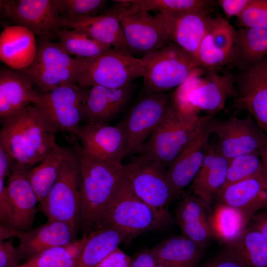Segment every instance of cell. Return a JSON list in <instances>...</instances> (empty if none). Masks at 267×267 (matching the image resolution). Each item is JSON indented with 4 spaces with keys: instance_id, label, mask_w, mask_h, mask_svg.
<instances>
[{
    "instance_id": "1",
    "label": "cell",
    "mask_w": 267,
    "mask_h": 267,
    "mask_svg": "<svg viewBox=\"0 0 267 267\" xmlns=\"http://www.w3.org/2000/svg\"><path fill=\"white\" fill-rule=\"evenodd\" d=\"M2 123L0 147L20 164L29 166L41 162L56 143L58 132L35 104L25 107Z\"/></svg>"
},
{
    "instance_id": "2",
    "label": "cell",
    "mask_w": 267,
    "mask_h": 267,
    "mask_svg": "<svg viewBox=\"0 0 267 267\" xmlns=\"http://www.w3.org/2000/svg\"><path fill=\"white\" fill-rule=\"evenodd\" d=\"M81 174V213L80 226L85 230L95 228L101 216L125 179L124 164L96 159L75 144Z\"/></svg>"
},
{
    "instance_id": "3",
    "label": "cell",
    "mask_w": 267,
    "mask_h": 267,
    "mask_svg": "<svg viewBox=\"0 0 267 267\" xmlns=\"http://www.w3.org/2000/svg\"><path fill=\"white\" fill-rule=\"evenodd\" d=\"M203 74L192 76L174 92L171 103L178 113L198 116L202 111L211 116L223 108L227 98H237L232 74Z\"/></svg>"
},
{
    "instance_id": "4",
    "label": "cell",
    "mask_w": 267,
    "mask_h": 267,
    "mask_svg": "<svg viewBox=\"0 0 267 267\" xmlns=\"http://www.w3.org/2000/svg\"><path fill=\"white\" fill-rule=\"evenodd\" d=\"M204 118L180 114L170 102L163 119L144 144L138 157L168 167L197 134Z\"/></svg>"
},
{
    "instance_id": "5",
    "label": "cell",
    "mask_w": 267,
    "mask_h": 267,
    "mask_svg": "<svg viewBox=\"0 0 267 267\" xmlns=\"http://www.w3.org/2000/svg\"><path fill=\"white\" fill-rule=\"evenodd\" d=\"M140 60L144 84L152 92L178 88L192 76L204 73L195 58L173 42Z\"/></svg>"
},
{
    "instance_id": "6",
    "label": "cell",
    "mask_w": 267,
    "mask_h": 267,
    "mask_svg": "<svg viewBox=\"0 0 267 267\" xmlns=\"http://www.w3.org/2000/svg\"><path fill=\"white\" fill-rule=\"evenodd\" d=\"M170 219V215L155 209L140 199L125 177L95 228L114 226L133 236L158 229Z\"/></svg>"
},
{
    "instance_id": "7",
    "label": "cell",
    "mask_w": 267,
    "mask_h": 267,
    "mask_svg": "<svg viewBox=\"0 0 267 267\" xmlns=\"http://www.w3.org/2000/svg\"><path fill=\"white\" fill-rule=\"evenodd\" d=\"M79 57H72L47 37H39L35 59L28 67L19 70L42 92L64 84H77Z\"/></svg>"
},
{
    "instance_id": "8",
    "label": "cell",
    "mask_w": 267,
    "mask_h": 267,
    "mask_svg": "<svg viewBox=\"0 0 267 267\" xmlns=\"http://www.w3.org/2000/svg\"><path fill=\"white\" fill-rule=\"evenodd\" d=\"M77 83L87 89L94 86L119 88L143 76L140 58L112 48L91 58L79 57Z\"/></svg>"
},
{
    "instance_id": "9",
    "label": "cell",
    "mask_w": 267,
    "mask_h": 267,
    "mask_svg": "<svg viewBox=\"0 0 267 267\" xmlns=\"http://www.w3.org/2000/svg\"><path fill=\"white\" fill-rule=\"evenodd\" d=\"M81 174L79 159L71 151L49 193L39 209L48 221L78 229L81 213Z\"/></svg>"
},
{
    "instance_id": "10",
    "label": "cell",
    "mask_w": 267,
    "mask_h": 267,
    "mask_svg": "<svg viewBox=\"0 0 267 267\" xmlns=\"http://www.w3.org/2000/svg\"><path fill=\"white\" fill-rule=\"evenodd\" d=\"M88 90L78 84L61 85L45 92L38 91L34 104L43 111L58 132L76 137L83 120Z\"/></svg>"
},
{
    "instance_id": "11",
    "label": "cell",
    "mask_w": 267,
    "mask_h": 267,
    "mask_svg": "<svg viewBox=\"0 0 267 267\" xmlns=\"http://www.w3.org/2000/svg\"><path fill=\"white\" fill-rule=\"evenodd\" d=\"M170 102L167 94L149 91L134 106L120 123L127 138L125 157L139 153L163 119Z\"/></svg>"
},
{
    "instance_id": "12",
    "label": "cell",
    "mask_w": 267,
    "mask_h": 267,
    "mask_svg": "<svg viewBox=\"0 0 267 267\" xmlns=\"http://www.w3.org/2000/svg\"><path fill=\"white\" fill-rule=\"evenodd\" d=\"M125 176L135 194L147 204L167 215L172 189L165 167L161 163L137 157L124 164Z\"/></svg>"
},
{
    "instance_id": "13",
    "label": "cell",
    "mask_w": 267,
    "mask_h": 267,
    "mask_svg": "<svg viewBox=\"0 0 267 267\" xmlns=\"http://www.w3.org/2000/svg\"><path fill=\"white\" fill-rule=\"evenodd\" d=\"M212 133L219 138L217 146L228 160L245 154L260 152L267 146V136L250 117L210 121Z\"/></svg>"
},
{
    "instance_id": "14",
    "label": "cell",
    "mask_w": 267,
    "mask_h": 267,
    "mask_svg": "<svg viewBox=\"0 0 267 267\" xmlns=\"http://www.w3.org/2000/svg\"><path fill=\"white\" fill-rule=\"evenodd\" d=\"M0 8L3 17L35 36L50 39L60 28V15L53 0H0Z\"/></svg>"
},
{
    "instance_id": "15",
    "label": "cell",
    "mask_w": 267,
    "mask_h": 267,
    "mask_svg": "<svg viewBox=\"0 0 267 267\" xmlns=\"http://www.w3.org/2000/svg\"><path fill=\"white\" fill-rule=\"evenodd\" d=\"M116 1L112 8L95 16L67 18L60 16V28L77 30L96 42L129 53L120 22L129 3L127 0Z\"/></svg>"
},
{
    "instance_id": "16",
    "label": "cell",
    "mask_w": 267,
    "mask_h": 267,
    "mask_svg": "<svg viewBox=\"0 0 267 267\" xmlns=\"http://www.w3.org/2000/svg\"><path fill=\"white\" fill-rule=\"evenodd\" d=\"M211 119V116H204L197 134L166 170L172 189V200L193 181L201 168L209 147Z\"/></svg>"
},
{
    "instance_id": "17",
    "label": "cell",
    "mask_w": 267,
    "mask_h": 267,
    "mask_svg": "<svg viewBox=\"0 0 267 267\" xmlns=\"http://www.w3.org/2000/svg\"><path fill=\"white\" fill-rule=\"evenodd\" d=\"M76 137L81 142L82 151L89 157L100 160L121 162L126 149V135L122 125L87 123L81 125Z\"/></svg>"
},
{
    "instance_id": "18",
    "label": "cell",
    "mask_w": 267,
    "mask_h": 267,
    "mask_svg": "<svg viewBox=\"0 0 267 267\" xmlns=\"http://www.w3.org/2000/svg\"><path fill=\"white\" fill-rule=\"evenodd\" d=\"M120 22L129 53L133 56H144L172 42L157 18L148 11L124 15Z\"/></svg>"
},
{
    "instance_id": "19",
    "label": "cell",
    "mask_w": 267,
    "mask_h": 267,
    "mask_svg": "<svg viewBox=\"0 0 267 267\" xmlns=\"http://www.w3.org/2000/svg\"><path fill=\"white\" fill-rule=\"evenodd\" d=\"M155 16L171 42L194 58L214 20L210 14L197 11L157 13Z\"/></svg>"
},
{
    "instance_id": "20",
    "label": "cell",
    "mask_w": 267,
    "mask_h": 267,
    "mask_svg": "<svg viewBox=\"0 0 267 267\" xmlns=\"http://www.w3.org/2000/svg\"><path fill=\"white\" fill-rule=\"evenodd\" d=\"M236 31L222 16L214 18L195 56L199 65L212 70L235 61Z\"/></svg>"
},
{
    "instance_id": "21",
    "label": "cell",
    "mask_w": 267,
    "mask_h": 267,
    "mask_svg": "<svg viewBox=\"0 0 267 267\" xmlns=\"http://www.w3.org/2000/svg\"><path fill=\"white\" fill-rule=\"evenodd\" d=\"M28 167L15 161L5 186L12 212L9 227L18 231L31 229L39 202L30 181Z\"/></svg>"
},
{
    "instance_id": "22",
    "label": "cell",
    "mask_w": 267,
    "mask_h": 267,
    "mask_svg": "<svg viewBox=\"0 0 267 267\" xmlns=\"http://www.w3.org/2000/svg\"><path fill=\"white\" fill-rule=\"evenodd\" d=\"M236 105L247 110L267 136V58L247 68Z\"/></svg>"
},
{
    "instance_id": "23",
    "label": "cell",
    "mask_w": 267,
    "mask_h": 267,
    "mask_svg": "<svg viewBox=\"0 0 267 267\" xmlns=\"http://www.w3.org/2000/svg\"><path fill=\"white\" fill-rule=\"evenodd\" d=\"M77 230L65 222L48 220L45 223L28 231L12 229V236L18 238L22 258L28 260L48 249L73 243Z\"/></svg>"
},
{
    "instance_id": "24",
    "label": "cell",
    "mask_w": 267,
    "mask_h": 267,
    "mask_svg": "<svg viewBox=\"0 0 267 267\" xmlns=\"http://www.w3.org/2000/svg\"><path fill=\"white\" fill-rule=\"evenodd\" d=\"M215 201L237 208L252 219L267 208V183L263 172L223 186Z\"/></svg>"
},
{
    "instance_id": "25",
    "label": "cell",
    "mask_w": 267,
    "mask_h": 267,
    "mask_svg": "<svg viewBox=\"0 0 267 267\" xmlns=\"http://www.w3.org/2000/svg\"><path fill=\"white\" fill-rule=\"evenodd\" d=\"M228 160L217 145L209 146L201 168L192 181L191 190L210 213L213 202L224 185Z\"/></svg>"
},
{
    "instance_id": "26",
    "label": "cell",
    "mask_w": 267,
    "mask_h": 267,
    "mask_svg": "<svg viewBox=\"0 0 267 267\" xmlns=\"http://www.w3.org/2000/svg\"><path fill=\"white\" fill-rule=\"evenodd\" d=\"M37 90L20 71L8 67L0 71V117L3 122L25 107L34 104Z\"/></svg>"
},
{
    "instance_id": "27",
    "label": "cell",
    "mask_w": 267,
    "mask_h": 267,
    "mask_svg": "<svg viewBox=\"0 0 267 267\" xmlns=\"http://www.w3.org/2000/svg\"><path fill=\"white\" fill-rule=\"evenodd\" d=\"M35 35L19 25L5 26L0 35V59L7 67L22 70L33 62L37 51Z\"/></svg>"
},
{
    "instance_id": "28",
    "label": "cell",
    "mask_w": 267,
    "mask_h": 267,
    "mask_svg": "<svg viewBox=\"0 0 267 267\" xmlns=\"http://www.w3.org/2000/svg\"><path fill=\"white\" fill-rule=\"evenodd\" d=\"M131 84L119 88L100 86L88 89L83 120L87 123H105L118 114L132 92Z\"/></svg>"
},
{
    "instance_id": "29",
    "label": "cell",
    "mask_w": 267,
    "mask_h": 267,
    "mask_svg": "<svg viewBox=\"0 0 267 267\" xmlns=\"http://www.w3.org/2000/svg\"><path fill=\"white\" fill-rule=\"evenodd\" d=\"M209 213L194 195H188L183 198L176 210L177 222L183 235L203 250L212 237Z\"/></svg>"
},
{
    "instance_id": "30",
    "label": "cell",
    "mask_w": 267,
    "mask_h": 267,
    "mask_svg": "<svg viewBox=\"0 0 267 267\" xmlns=\"http://www.w3.org/2000/svg\"><path fill=\"white\" fill-rule=\"evenodd\" d=\"M132 236L114 226L95 228L85 234L81 250L78 267H97L119 245Z\"/></svg>"
},
{
    "instance_id": "31",
    "label": "cell",
    "mask_w": 267,
    "mask_h": 267,
    "mask_svg": "<svg viewBox=\"0 0 267 267\" xmlns=\"http://www.w3.org/2000/svg\"><path fill=\"white\" fill-rule=\"evenodd\" d=\"M203 249L185 236H176L163 241L151 252L157 264L166 267H197Z\"/></svg>"
},
{
    "instance_id": "32",
    "label": "cell",
    "mask_w": 267,
    "mask_h": 267,
    "mask_svg": "<svg viewBox=\"0 0 267 267\" xmlns=\"http://www.w3.org/2000/svg\"><path fill=\"white\" fill-rule=\"evenodd\" d=\"M251 218L243 212L216 202L209 215L212 237L225 245L238 239L248 228Z\"/></svg>"
},
{
    "instance_id": "33",
    "label": "cell",
    "mask_w": 267,
    "mask_h": 267,
    "mask_svg": "<svg viewBox=\"0 0 267 267\" xmlns=\"http://www.w3.org/2000/svg\"><path fill=\"white\" fill-rule=\"evenodd\" d=\"M71 152L56 143L40 165L30 169V181L40 203L47 197Z\"/></svg>"
},
{
    "instance_id": "34",
    "label": "cell",
    "mask_w": 267,
    "mask_h": 267,
    "mask_svg": "<svg viewBox=\"0 0 267 267\" xmlns=\"http://www.w3.org/2000/svg\"><path fill=\"white\" fill-rule=\"evenodd\" d=\"M223 251L244 267H267V238L249 226L238 239L225 245Z\"/></svg>"
},
{
    "instance_id": "35",
    "label": "cell",
    "mask_w": 267,
    "mask_h": 267,
    "mask_svg": "<svg viewBox=\"0 0 267 267\" xmlns=\"http://www.w3.org/2000/svg\"><path fill=\"white\" fill-rule=\"evenodd\" d=\"M235 62L248 68L267 58V28H240L236 31Z\"/></svg>"
},
{
    "instance_id": "36",
    "label": "cell",
    "mask_w": 267,
    "mask_h": 267,
    "mask_svg": "<svg viewBox=\"0 0 267 267\" xmlns=\"http://www.w3.org/2000/svg\"><path fill=\"white\" fill-rule=\"evenodd\" d=\"M127 0L129 6L125 10L123 16L140 11H155L160 14L197 11L210 14L217 3L210 0Z\"/></svg>"
},
{
    "instance_id": "37",
    "label": "cell",
    "mask_w": 267,
    "mask_h": 267,
    "mask_svg": "<svg viewBox=\"0 0 267 267\" xmlns=\"http://www.w3.org/2000/svg\"><path fill=\"white\" fill-rule=\"evenodd\" d=\"M59 44L70 55L91 58L104 53L113 48L96 42L76 29L60 28L56 32Z\"/></svg>"
},
{
    "instance_id": "38",
    "label": "cell",
    "mask_w": 267,
    "mask_h": 267,
    "mask_svg": "<svg viewBox=\"0 0 267 267\" xmlns=\"http://www.w3.org/2000/svg\"><path fill=\"white\" fill-rule=\"evenodd\" d=\"M82 244L83 238L67 246L48 249L18 267H78Z\"/></svg>"
},
{
    "instance_id": "39",
    "label": "cell",
    "mask_w": 267,
    "mask_h": 267,
    "mask_svg": "<svg viewBox=\"0 0 267 267\" xmlns=\"http://www.w3.org/2000/svg\"><path fill=\"white\" fill-rule=\"evenodd\" d=\"M263 172L260 152L239 155L228 160L224 186L253 177Z\"/></svg>"
},
{
    "instance_id": "40",
    "label": "cell",
    "mask_w": 267,
    "mask_h": 267,
    "mask_svg": "<svg viewBox=\"0 0 267 267\" xmlns=\"http://www.w3.org/2000/svg\"><path fill=\"white\" fill-rule=\"evenodd\" d=\"M60 15L67 18L91 17L106 5L104 0H53Z\"/></svg>"
},
{
    "instance_id": "41",
    "label": "cell",
    "mask_w": 267,
    "mask_h": 267,
    "mask_svg": "<svg viewBox=\"0 0 267 267\" xmlns=\"http://www.w3.org/2000/svg\"><path fill=\"white\" fill-rule=\"evenodd\" d=\"M237 18L241 28H267V0H252Z\"/></svg>"
},
{
    "instance_id": "42",
    "label": "cell",
    "mask_w": 267,
    "mask_h": 267,
    "mask_svg": "<svg viewBox=\"0 0 267 267\" xmlns=\"http://www.w3.org/2000/svg\"><path fill=\"white\" fill-rule=\"evenodd\" d=\"M22 259L20 250L14 247L11 241H0V267H18Z\"/></svg>"
},
{
    "instance_id": "43",
    "label": "cell",
    "mask_w": 267,
    "mask_h": 267,
    "mask_svg": "<svg viewBox=\"0 0 267 267\" xmlns=\"http://www.w3.org/2000/svg\"><path fill=\"white\" fill-rule=\"evenodd\" d=\"M4 182V180L0 178V223L10 227L12 212Z\"/></svg>"
},
{
    "instance_id": "44",
    "label": "cell",
    "mask_w": 267,
    "mask_h": 267,
    "mask_svg": "<svg viewBox=\"0 0 267 267\" xmlns=\"http://www.w3.org/2000/svg\"><path fill=\"white\" fill-rule=\"evenodd\" d=\"M252 0H218L217 3L228 17H237L243 12Z\"/></svg>"
},
{
    "instance_id": "45",
    "label": "cell",
    "mask_w": 267,
    "mask_h": 267,
    "mask_svg": "<svg viewBox=\"0 0 267 267\" xmlns=\"http://www.w3.org/2000/svg\"><path fill=\"white\" fill-rule=\"evenodd\" d=\"M131 262L130 258L118 248L97 267H129Z\"/></svg>"
},
{
    "instance_id": "46",
    "label": "cell",
    "mask_w": 267,
    "mask_h": 267,
    "mask_svg": "<svg viewBox=\"0 0 267 267\" xmlns=\"http://www.w3.org/2000/svg\"><path fill=\"white\" fill-rule=\"evenodd\" d=\"M197 267H244L237 260L223 251Z\"/></svg>"
},
{
    "instance_id": "47",
    "label": "cell",
    "mask_w": 267,
    "mask_h": 267,
    "mask_svg": "<svg viewBox=\"0 0 267 267\" xmlns=\"http://www.w3.org/2000/svg\"><path fill=\"white\" fill-rule=\"evenodd\" d=\"M249 226L257 230L267 238V208L254 215Z\"/></svg>"
},
{
    "instance_id": "48",
    "label": "cell",
    "mask_w": 267,
    "mask_h": 267,
    "mask_svg": "<svg viewBox=\"0 0 267 267\" xmlns=\"http://www.w3.org/2000/svg\"><path fill=\"white\" fill-rule=\"evenodd\" d=\"M15 160L7 152L0 147V178L5 179L11 173Z\"/></svg>"
},
{
    "instance_id": "49",
    "label": "cell",
    "mask_w": 267,
    "mask_h": 267,
    "mask_svg": "<svg viewBox=\"0 0 267 267\" xmlns=\"http://www.w3.org/2000/svg\"><path fill=\"white\" fill-rule=\"evenodd\" d=\"M157 264L151 251H145L138 254L131 261L129 267H153Z\"/></svg>"
},
{
    "instance_id": "50",
    "label": "cell",
    "mask_w": 267,
    "mask_h": 267,
    "mask_svg": "<svg viewBox=\"0 0 267 267\" xmlns=\"http://www.w3.org/2000/svg\"><path fill=\"white\" fill-rule=\"evenodd\" d=\"M0 241L12 237V229L9 227L0 223Z\"/></svg>"
},
{
    "instance_id": "51",
    "label": "cell",
    "mask_w": 267,
    "mask_h": 267,
    "mask_svg": "<svg viewBox=\"0 0 267 267\" xmlns=\"http://www.w3.org/2000/svg\"><path fill=\"white\" fill-rule=\"evenodd\" d=\"M263 164V173L267 183V146L260 151Z\"/></svg>"
},
{
    "instance_id": "52",
    "label": "cell",
    "mask_w": 267,
    "mask_h": 267,
    "mask_svg": "<svg viewBox=\"0 0 267 267\" xmlns=\"http://www.w3.org/2000/svg\"><path fill=\"white\" fill-rule=\"evenodd\" d=\"M153 267H166L161 264H157L156 265H155Z\"/></svg>"
}]
</instances>
